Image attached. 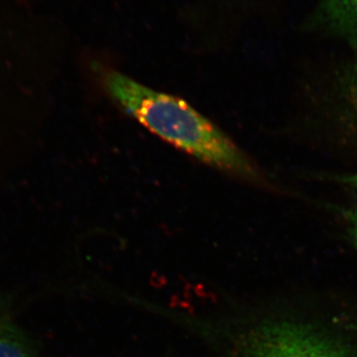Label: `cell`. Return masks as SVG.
<instances>
[{"label": "cell", "instance_id": "obj_5", "mask_svg": "<svg viewBox=\"0 0 357 357\" xmlns=\"http://www.w3.org/2000/svg\"><path fill=\"white\" fill-rule=\"evenodd\" d=\"M340 89L345 109L357 126V55L344 68Z\"/></svg>", "mask_w": 357, "mask_h": 357}, {"label": "cell", "instance_id": "obj_1", "mask_svg": "<svg viewBox=\"0 0 357 357\" xmlns=\"http://www.w3.org/2000/svg\"><path fill=\"white\" fill-rule=\"evenodd\" d=\"M107 95L160 138L237 178L271 189V181L215 124L185 100L154 91L114 68L96 65Z\"/></svg>", "mask_w": 357, "mask_h": 357}, {"label": "cell", "instance_id": "obj_4", "mask_svg": "<svg viewBox=\"0 0 357 357\" xmlns=\"http://www.w3.org/2000/svg\"><path fill=\"white\" fill-rule=\"evenodd\" d=\"M31 338L13 321L0 316V357H36Z\"/></svg>", "mask_w": 357, "mask_h": 357}, {"label": "cell", "instance_id": "obj_7", "mask_svg": "<svg viewBox=\"0 0 357 357\" xmlns=\"http://www.w3.org/2000/svg\"><path fill=\"white\" fill-rule=\"evenodd\" d=\"M337 181L340 184L345 185L347 189L351 190L357 197V173L338 176Z\"/></svg>", "mask_w": 357, "mask_h": 357}, {"label": "cell", "instance_id": "obj_2", "mask_svg": "<svg viewBox=\"0 0 357 357\" xmlns=\"http://www.w3.org/2000/svg\"><path fill=\"white\" fill-rule=\"evenodd\" d=\"M229 333L227 357H357V321L342 314L274 312Z\"/></svg>", "mask_w": 357, "mask_h": 357}, {"label": "cell", "instance_id": "obj_3", "mask_svg": "<svg viewBox=\"0 0 357 357\" xmlns=\"http://www.w3.org/2000/svg\"><path fill=\"white\" fill-rule=\"evenodd\" d=\"M309 24L357 51V0H318Z\"/></svg>", "mask_w": 357, "mask_h": 357}, {"label": "cell", "instance_id": "obj_6", "mask_svg": "<svg viewBox=\"0 0 357 357\" xmlns=\"http://www.w3.org/2000/svg\"><path fill=\"white\" fill-rule=\"evenodd\" d=\"M340 213L344 217L347 232L357 251V208H344L340 211Z\"/></svg>", "mask_w": 357, "mask_h": 357}]
</instances>
